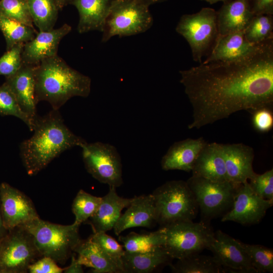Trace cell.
Wrapping results in <instances>:
<instances>
[{
	"instance_id": "1",
	"label": "cell",
	"mask_w": 273,
	"mask_h": 273,
	"mask_svg": "<svg viewBox=\"0 0 273 273\" xmlns=\"http://www.w3.org/2000/svg\"><path fill=\"white\" fill-rule=\"evenodd\" d=\"M193 108L189 129L226 118L239 111L251 113L273 105V37L253 53L232 61H216L179 71Z\"/></svg>"
},
{
	"instance_id": "2",
	"label": "cell",
	"mask_w": 273,
	"mask_h": 273,
	"mask_svg": "<svg viewBox=\"0 0 273 273\" xmlns=\"http://www.w3.org/2000/svg\"><path fill=\"white\" fill-rule=\"evenodd\" d=\"M31 137L20 146L22 161L30 176L37 174L65 151L76 146L81 148L87 143L69 129L57 110L38 116Z\"/></svg>"
},
{
	"instance_id": "3",
	"label": "cell",
	"mask_w": 273,
	"mask_h": 273,
	"mask_svg": "<svg viewBox=\"0 0 273 273\" xmlns=\"http://www.w3.org/2000/svg\"><path fill=\"white\" fill-rule=\"evenodd\" d=\"M34 74L36 104L47 101L54 110H59L73 97L86 98L90 92V78L71 67L58 55L35 66Z\"/></svg>"
},
{
	"instance_id": "4",
	"label": "cell",
	"mask_w": 273,
	"mask_h": 273,
	"mask_svg": "<svg viewBox=\"0 0 273 273\" xmlns=\"http://www.w3.org/2000/svg\"><path fill=\"white\" fill-rule=\"evenodd\" d=\"M80 225L73 222L62 225L42 220L40 217L22 226L32 235L42 256L64 264L81 241L79 234Z\"/></svg>"
},
{
	"instance_id": "5",
	"label": "cell",
	"mask_w": 273,
	"mask_h": 273,
	"mask_svg": "<svg viewBox=\"0 0 273 273\" xmlns=\"http://www.w3.org/2000/svg\"><path fill=\"white\" fill-rule=\"evenodd\" d=\"M156 210V223L161 226L179 221L193 220L199 207L187 181H168L152 194Z\"/></svg>"
},
{
	"instance_id": "6",
	"label": "cell",
	"mask_w": 273,
	"mask_h": 273,
	"mask_svg": "<svg viewBox=\"0 0 273 273\" xmlns=\"http://www.w3.org/2000/svg\"><path fill=\"white\" fill-rule=\"evenodd\" d=\"M149 7L141 0H114L104 23L102 42L116 35L129 36L149 29L153 19Z\"/></svg>"
},
{
	"instance_id": "7",
	"label": "cell",
	"mask_w": 273,
	"mask_h": 273,
	"mask_svg": "<svg viewBox=\"0 0 273 273\" xmlns=\"http://www.w3.org/2000/svg\"><path fill=\"white\" fill-rule=\"evenodd\" d=\"M164 229V248L169 256L177 260L200 253L210 246L214 232L209 222L179 221L161 226Z\"/></svg>"
},
{
	"instance_id": "8",
	"label": "cell",
	"mask_w": 273,
	"mask_h": 273,
	"mask_svg": "<svg viewBox=\"0 0 273 273\" xmlns=\"http://www.w3.org/2000/svg\"><path fill=\"white\" fill-rule=\"evenodd\" d=\"M175 30L188 42L194 61L201 64L203 57L210 53L219 35L217 11L203 8L197 13L184 14Z\"/></svg>"
},
{
	"instance_id": "9",
	"label": "cell",
	"mask_w": 273,
	"mask_h": 273,
	"mask_svg": "<svg viewBox=\"0 0 273 273\" xmlns=\"http://www.w3.org/2000/svg\"><path fill=\"white\" fill-rule=\"evenodd\" d=\"M186 181L195 197L202 221L209 222L231 209L237 187L230 182L214 181L193 175Z\"/></svg>"
},
{
	"instance_id": "10",
	"label": "cell",
	"mask_w": 273,
	"mask_h": 273,
	"mask_svg": "<svg viewBox=\"0 0 273 273\" xmlns=\"http://www.w3.org/2000/svg\"><path fill=\"white\" fill-rule=\"evenodd\" d=\"M42 255L32 235L22 226L8 231L2 240L0 273H26Z\"/></svg>"
},
{
	"instance_id": "11",
	"label": "cell",
	"mask_w": 273,
	"mask_h": 273,
	"mask_svg": "<svg viewBox=\"0 0 273 273\" xmlns=\"http://www.w3.org/2000/svg\"><path fill=\"white\" fill-rule=\"evenodd\" d=\"M81 148L85 169L94 178L109 187L122 185L121 160L114 146L97 142L86 143Z\"/></svg>"
},
{
	"instance_id": "12",
	"label": "cell",
	"mask_w": 273,
	"mask_h": 273,
	"mask_svg": "<svg viewBox=\"0 0 273 273\" xmlns=\"http://www.w3.org/2000/svg\"><path fill=\"white\" fill-rule=\"evenodd\" d=\"M272 205L273 200L256 195L247 181L237 187L233 206L222 216L221 221H231L242 225L256 224L262 220Z\"/></svg>"
},
{
	"instance_id": "13",
	"label": "cell",
	"mask_w": 273,
	"mask_h": 273,
	"mask_svg": "<svg viewBox=\"0 0 273 273\" xmlns=\"http://www.w3.org/2000/svg\"><path fill=\"white\" fill-rule=\"evenodd\" d=\"M0 207L8 231L39 217L32 200L5 182L0 185Z\"/></svg>"
},
{
	"instance_id": "14",
	"label": "cell",
	"mask_w": 273,
	"mask_h": 273,
	"mask_svg": "<svg viewBox=\"0 0 273 273\" xmlns=\"http://www.w3.org/2000/svg\"><path fill=\"white\" fill-rule=\"evenodd\" d=\"M226 271L237 273H257L241 242L217 230L208 248Z\"/></svg>"
},
{
	"instance_id": "15",
	"label": "cell",
	"mask_w": 273,
	"mask_h": 273,
	"mask_svg": "<svg viewBox=\"0 0 273 273\" xmlns=\"http://www.w3.org/2000/svg\"><path fill=\"white\" fill-rule=\"evenodd\" d=\"M71 29V26L64 24L57 29L39 31L32 40L24 43L21 56L22 64L36 66L42 60L57 55L61 40Z\"/></svg>"
},
{
	"instance_id": "16",
	"label": "cell",
	"mask_w": 273,
	"mask_h": 273,
	"mask_svg": "<svg viewBox=\"0 0 273 273\" xmlns=\"http://www.w3.org/2000/svg\"><path fill=\"white\" fill-rule=\"evenodd\" d=\"M228 180L238 187L256 173L253 168L254 150L242 143L222 144Z\"/></svg>"
},
{
	"instance_id": "17",
	"label": "cell",
	"mask_w": 273,
	"mask_h": 273,
	"mask_svg": "<svg viewBox=\"0 0 273 273\" xmlns=\"http://www.w3.org/2000/svg\"><path fill=\"white\" fill-rule=\"evenodd\" d=\"M34 67L23 64L16 73L6 78L5 81L14 94L20 109L33 125L38 116L35 97Z\"/></svg>"
},
{
	"instance_id": "18",
	"label": "cell",
	"mask_w": 273,
	"mask_h": 273,
	"mask_svg": "<svg viewBox=\"0 0 273 273\" xmlns=\"http://www.w3.org/2000/svg\"><path fill=\"white\" fill-rule=\"evenodd\" d=\"M262 42L258 44L250 42L246 38L244 31L218 35L212 51L202 63L243 59L255 52Z\"/></svg>"
},
{
	"instance_id": "19",
	"label": "cell",
	"mask_w": 273,
	"mask_h": 273,
	"mask_svg": "<svg viewBox=\"0 0 273 273\" xmlns=\"http://www.w3.org/2000/svg\"><path fill=\"white\" fill-rule=\"evenodd\" d=\"M127 208L113 228L116 235L119 236L130 228H151L156 223V210L152 194L133 197Z\"/></svg>"
},
{
	"instance_id": "20",
	"label": "cell",
	"mask_w": 273,
	"mask_h": 273,
	"mask_svg": "<svg viewBox=\"0 0 273 273\" xmlns=\"http://www.w3.org/2000/svg\"><path fill=\"white\" fill-rule=\"evenodd\" d=\"M207 142L202 137L188 138L175 142L168 149L161 161L163 170L192 171L201 150Z\"/></svg>"
},
{
	"instance_id": "21",
	"label": "cell",
	"mask_w": 273,
	"mask_h": 273,
	"mask_svg": "<svg viewBox=\"0 0 273 273\" xmlns=\"http://www.w3.org/2000/svg\"><path fill=\"white\" fill-rule=\"evenodd\" d=\"M132 199L119 196L116 188L109 187L108 193L102 197L97 211L86 222L91 225L93 233L110 231L121 216L122 210L130 204Z\"/></svg>"
},
{
	"instance_id": "22",
	"label": "cell",
	"mask_w": 273,
	"mask_h": 273,
	"mask_svg": "<svg viewBox=\"0 0 273 273\" xmlns=\"http://www.w3.org/2000/svg\"><path fill=\"white\" fill-rule=\"evenodd\" d=\"M192 175L214 181H229L222 144L207 143L199 153L192 170Z\"/></svg>"
},
{
	"instance_id": "23",
	"label": "cell",
	"mask_w": 273,
	"mask_h": 273,
	"mask_svg": "<svg viewBox=\"0 0 273 273\" xmlns=\"http://www.w3.org/2000/svg\"><path fill=\"white\" fill-rule=\"evenodd\" d=\"M254 16L249 0H230L217 11L219 36L244 31Z\"/></svg>"
},
{
	"instance_id": "24",
	"label": "cell",
	"mask_w": 273,
	"mask_h": 273,
	"mask_svg": "<svg viewBox=\"0 0 273 273\" xmlns=\"http://www.w3.org/2000/svg\"><path fill=\"white\" fill-rule=\"evenodd\" d=\"M114 0H73L71 5L79 14V33L97 30L102 32L106 19Z\"/></svg>"
},
{
	"instance_id": "25",
	"label": "cell",
	"mask_w": 273,
	"mask_h": 273,
	"mask_svg": "<svg viewBox=\"0 0 273 273\" xmlns=\"http://www.w3.org/2000/svg\"><path fill=\"white\" fill-rule=\"evenodd\" d=\"M78 262L92 269L94 273H123L118 264L106 254L89 236L81 240L74 250Z\"/></svg>"
},
{
	"instance_id": "26",
	"label": "cell",
	"mask_w": 273,
	"mask_h": 273,
	"mask_svg": "<svg viewBox=\"0 0 273 273\" xmlns=\"http://www.w3.org/2000/svg\"><path fill=\"white\" fill-rule=\"evenodd\" d=\"M172 260L164 247L144 253L125 251L121 257L123 273H150Z\"/></svg>"
},
{
	"instance_id": "27",
	"label": "cell",
	"mask_w": 273,
	"mask_h": 273,
	"mask_svg": "<svg viewBox=\"0 0 273 273\" xmlns=\"http://www.w3.org/2000/svg\"><path fill=\"white\" fill-rule=\"evenodd\" d=\"M174 273H220L225 269L213 256L195 253L178 259L176 263L169 264Z\"/></svg>"
},
{
	"instance_id": "28",
	"label": "cell",
	"mask_w": 273,
	"mask_h": 273,
	"mask_svg": "<svg viewBox=\"0 0 273 273\" xmlns=\"http://www.w3.org/2000/svg\"><path fill=\"white\" fill-rule=\"evenodd\" d=\"M118 240L123 244L125 251L144 253L164 246L165 234L163 227L147 234L130 232L126 236L119 235Z\"/></svg>"
},
{
	"instance_id": "29",
	"label": "cell",
	"mask_w": 273,
	"mask_h": 273,
	"mask_svg": "<svg viewBox=\"0 0 273 273\" xmlns=\"http://www.w3.org/2000/svg\"><path fill=\"white\" fill-rule=\"evenodd\" d=\"M28 4L33 22L39 31L54 29L59 10L55 0H28Z\"/></svg>"
},
{
	"instance_id": "30",
	"label": "cell",
	"mask_w": 273,
	"mask_h": 273,
	"mask_svg": "<svg viewBox=\"0 0 273 273\" xmlns=\"http://www.w3.org/2000/svg\"><path fill=\"white\" fill-rule=\"evenodd\" d=\"M0 30L6 42V51L15 44L32 40L37 33L35 28L0 14Z\"/></svg>"
},
{
	"instance_id": "31",
	"label": "cell",
	"mask_w": 273,
	"mask_h": 273,
	"mask_svg": "<svg viewBox=\"0 0 273 273\" xmlns=\"http://www.w3.org/2000/svg\"><path fill=\"white\" fill-rule=\"evenodd\" d=\"M248 41L258 44L273 37V15H259L253 17L244 30Z\"/></svg>"
},
{
	"instance_id": "32",
	"label": "cell",
	"mask_w": 273,
	"mask_h": 273,
	"mask_svg": "<svg viewBox=\"0 0 273 273\" xmlns=\"http://www.w3.org/2000/svg\"><path fill=\"white\" fill-rule=\"evenodd\" d=\"M102 197L94 196L80 190L72 204V211L75 216L74 222L80 225L85 222L97 211Z\"/></svg>"
},
{
	"instance_id": "33",
	"label": "cell",
	"mask_w": 273,
	"mask_h": 273,
	"mask_svg": "<svg viewBox=\"0 0 273 273\" xmlns=\"http://www.w3.org/2000/svg\"><path fill=\"white\" fill-rule=\"evenodd\" d=\"M241 244L257 273L273 272V250L260 245Z\"/></svg>"
},
{
	"instance_id": "34",
	"label": "cell",
	"mask_w": 273,
	"mask_h": 273,
	"mask_svg": "<svg viewBox=\"0 0 273 273\" xmlns=\"http://www.w3.org/2000/svg\"><path fill=\"white\" fill-rule=\"evenodd\" d=\"M0 114L3 116L11 115L19 118L33 131L32 121L21 110L14 94L5 82L0 86Z\"/></svg>"
},
{
	"instance_id": "35",
	"label": "cell",
	"mask_w": 273,
	"mask_h": 273,
	"mask_svg": "<svg viewBox=\"0 0 273 273\" xmlns=\"http://www.w3.org/2000/svg\"><path fill=\"white\" fill-rule=\"evenodd\" d=\"M0 14L34 28L28 0H0Z\"/></svg>"
},
{
	"instance_id": "36",
	"label": "cell",
	"mask_w": 273,
	"mask_h": 273,
	"mask_svg": "<svg viewBox=\"0 0 273 273\" xmlns=\"http://www.w3.org/2000/svg\"><path fill=\"white\" fill-rule=\"evenodd\" d=\"M24 43H18L6 51L0 58V75L9 77L15 73L22 65V53Z\"/></svg>"
},
{
	"instance_id": "37",
	"label": "cell",
	"mask_w": 273,
	"mask_h": 273,
	"mask_svg": "<svg viewBox=\"0 0 273 273\" xmlns=\"http://www.w3.org/2000/svg\"><path fill=\"white\" fill-rule=\"evenodd\" d=\"M90 236L104 252L118 264L122 270L121 257L125 252L123 246L106 232L94 233Z\"/></svg>"
},
{
	"instance_id": "38",
	"label": "cell",
	"mask_w": 273,
	"mask_h": 273,
	"mask_svg": "<svg viewBox=\"0 0 273 273\" xmlns=\"http://www.w3.org/2000/svg\"><path fill=\"white\" fill-rule=\"evenodd\" d=\"M249 184L253 191L262 198L273 200V169L262 174L256 173L249 179Z\"/></svg>"
},
{
	"instance_id": "39",
	"label": "cell",
	"mask_w": 273,
	"mask_h": 273,
	"mask_svg": "<svg viewBox=\"0 0 273 273\" xmlns=\"http://www.w3.org/2000/svg\"><path fill=\"white\" fill-rule=\"evenodd\" d=\"M252 114L253 125L257 130L261 132H266L272 128L273 115L270 109L261 108Z\"/></svg>"
},
{
	"instance_id": "40",
	"label": "cell",
	"mask_w": 273,
	"mask_h": 273,
	"mask_svg": "<svg viewBox=\"0 0 273 273\" xmlns=\"http://www.w3.org/2000/svg\"><path fill=\"white\" fill-rule=\"evenodd\" d=\"M64 268L57 265V263L52 258L42 256L31 264L28 269L30 273H61Z\"/></svg>"
},
{
	"instance_id": "41",
	"label": "cell",
	"mask_w": 273,
	"mask_h": 273,
	"mask_svg": "<svg viewBox=\"0 0 273 273\" xmlns=\"http://www.w3.org/2000/svg\"><path fill=\"white\" fill-rule=\"evenodd\" d=\"M254 15H273V0H249Z\"/></svg>"
},
{
	"instance_id": "42",
	"label": "cell",
	"mask_w": 273,
	"mask_h": 273,
	"mask_svg": "<svg viewBox=\"0 0 273 273\" xmlns=\"http://www.w3.org/2000/svg\"><path fill=\"white\" fill-rule=\"evenodd\" d=\"M82 266L83 265L78 262L77 258L72 254L71 263L67 267L64 268L63 272L65 273H82L84 272Z\"/></svg>"
},
{
	"instance_id": "43",
	"label": "cell",
	"mask_w": 273,
	"mask_h": 273,
	"mask_svg": "<svg viewBox=\"0 0 273 273\" xmlns=\"http://www.w3.org/2000/svg\"><path fill=\"white\" fill-rule=\"evenodd\" d=\"M8 233V231L6 229L4 224L0 207V241L6 236Z\"/></svg>"
},
{
	"instance_id": "44",
	"label": "cell",
	"mask_w": 273,
	"mask_h": 273,
	"mask_svg": "<svg viewBox=\"0 0 273 273\" xmlns=\"http://www.w3.org/2000/svg\"><path fill=\"white\" fill-rule=\"evenodd\" d=\"M73 0H55L57 6L59 10H61L64 7L71 5Z\"/></svg>"
},
{
	"instance_id": "45",
	"label": "cell",
	"mask_w": 273,
	"mask_h": 273,
	"mask_svg": "<svg viewBox=\"0 0 273 273\" xmlns=\"http://www.w3.org/2000/svg\"><path fill=\"white\" fill-rule=\"evenodd\" d=\"M143 2H144L145 3L147 4L148 6H150L152 4L159 3H162L163 2L167 1L168 0H141Z\"/></svg>"
},
{
	"instance_id": "46",
	"label": "cell",
	"mask_w": 273,
	"mask_h": 273,
	"mask_svg": "<svg viewBox=\"0 0 273 273\" xmlns=\"http://www.w3.org/2000/svg\"><path fill=\"white\" fill-rule=\"evenodd\" d=\"M201 1H205V2H207L208 3H209L210 4H213L214 3H216L218 2H223V3L225 2H227L228 1H230V0H201Z\"/></svg>"
},
{
	"instance_id": "47",
	"label": "cell",
	"mask_w": 273,
	"mask_h": 273,
	"mask_svg": "<svg viewBox=\"0 0 273 273\" xmlns=\"http://www.w3.org/2000/svg\"><path fill=\"white\" fill-rule=\"evenodd\" d=\"M3 240V239H2ZM2 240L0 241V251H1V247H2Z\"/></svg>"
}]
</instances>
